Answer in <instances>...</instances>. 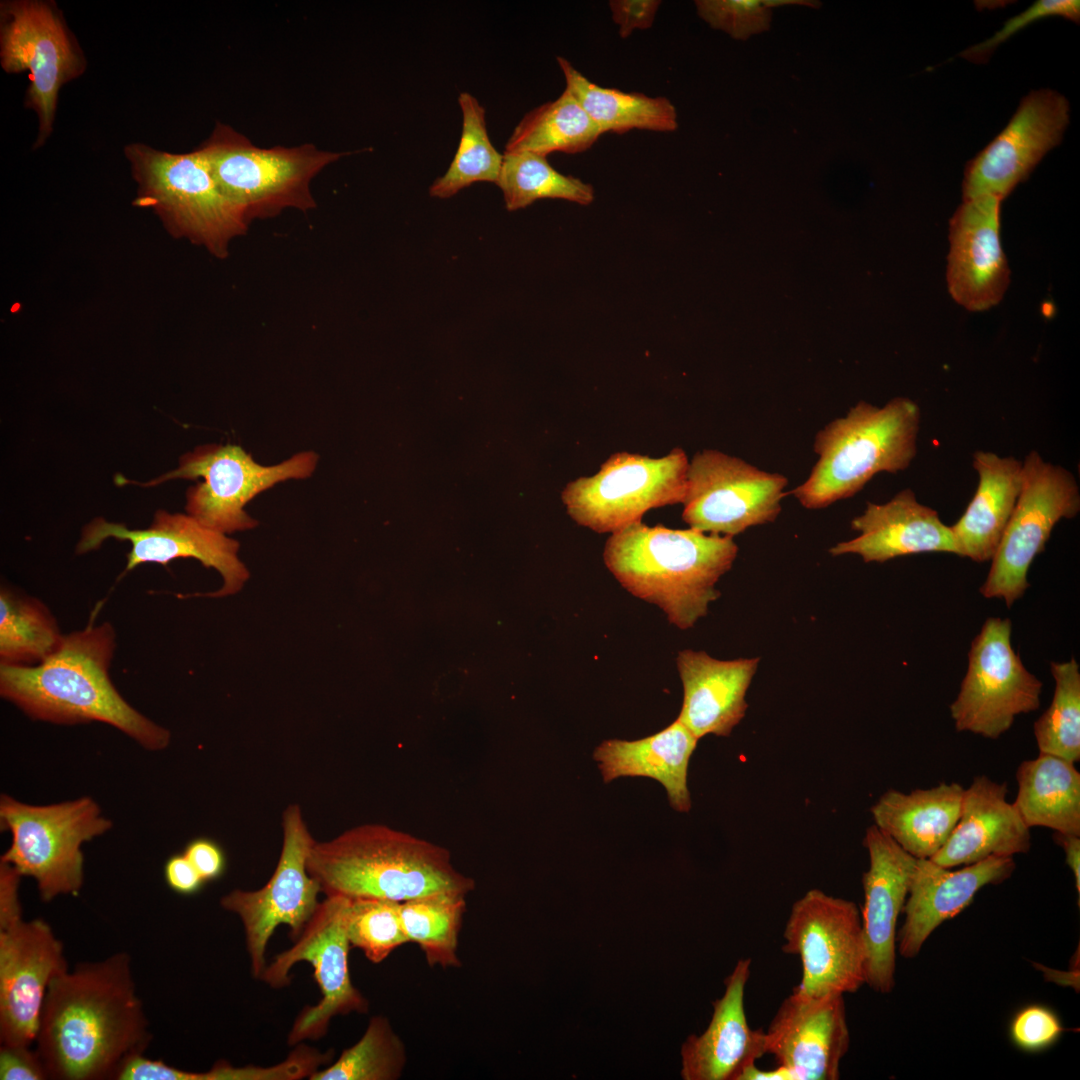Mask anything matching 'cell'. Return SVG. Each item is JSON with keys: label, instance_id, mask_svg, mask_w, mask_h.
Returning a JSON list of instances; mask_svg holds the SVG:
<instances>
[{"label": "cell", "instance_id": "c3c4849f", "mask_svg": "<svg viewBox=\"0 0 1080 1080\" xmlns=\"http://www.w3.org/2000/svg\"><path fill=\"white\" fill-rule=\"evenodd\" d=\"M21 874L12 865L0 861V930L22 921L19 900Z\"/></svg>", "mask_w": 1080, "mask_h": 1080}, {"label": "cell", "instance_id": "52a82bcc", "mask_svg": "<svg viewBox=\"0 0 1080 1080\" xmlns=\"http://www.w3.org/2000/svg\"><path fill=\"white\" fill-rule=\"evenodd\" d=\"M198 148L222 191L248 223L285 209L306 212L315 208L312 180L343 156L310 143L261 148L223 123H217Z\"/></svg>", "mask_w": 1080, "mask_h": 1080}, {"label": "cell", "instance_id": "b9f144b4", "mask_svg": "<svg viewBox=\"0 0 1080 1080\" xmlns=\"http://www.w3.org/2000/svg\"><path fill=\"white\" fill-rule=\"evenodd\" d=\"M697 14L712 28L746 40L769 29L771 9L763 0H697Z\"/></svg>", "mask_w": 1080, "mask_h": 1080}, {"label": "cell", "instance_id": "2e32d148", "mask_svg": "<svg viewBox=\"0 0 1080 1080\" xmlns=\"http://www.w3.org/2000/svg\"><path fill=\"white\" fill-rule=\"evenodd\" d=\"M283 841L277 866L260 889H235L220 899L223 909L236 914L244 927L253 977L261 979L267 965V944L279 925H288L298 938L314 914L321 893L307 871V858L315 842L298 804L283 812Z\"/></svg>", "mask_w": 1080, "mask_h": 1080}, {"label": "cell", "instance_id": "d6a6232c", "mask_svg": "<svg viewBox=\"0 0 1080 1080\" xmlns=\"http://www.w3.org/2000/svg\"><path fill=\"white\" fill-rule=\"evenodd\" d=\"M567 89L581 104L601 133H626L632 129L673 132L677 111L666 97L604 88L586 78L567 59L557 57Z\"/></svg>", "mask_w": 1080, "mask_h": 1080}, {"label": "cell", "instance_id": "816d5d0a", "mask_svg": "<svg viewBox=\"0 0 1080 1080\" xmlns=\"http://www.w3.org/2000/svg\"><path fill=\"white\" fill-rule=\"evenodd\" d=\"M738 1080H795L792 1072L784 1066L777 1065L770 1070H761L756 1064L748 1067Z\"/></svg>", "mask_w": 1080, "mask_h": 1080}, {"label": "cell", "instance_id": "836d02e7", "mask_svg": "<svg viewBox=\"0 0 1080 1080\" xmlns=\"http://www.w3.org/2000/svg\"><path fill=\"white\" fill-rule=\"evenodd\" d=\"M601 131L577 99L565 89L555 100L528 112L514 128L505 153L531 152L547 157L588 150Z\"/></svg>", "mask_w": 1080, "mask_h": 1080}, {"label": "cell", "instance_id": "cb8c5ba5", "mask_svg": "<svg viewBox=\"0 0 1080 1080\" xmlns=\"http://www.w3.org/2000/svg\"><path fill=\"white\" fill-rule=\"evenodd\" d=\"M1014 870L1013 857L992 856L954 871L931 859H917L903 907L905 920L897 932L899 954L917 956L940 924L969 906L981 888L1004 882Z\"/></svg>", "mask_w": 1080, "mask_h": 1080}, {"label": "cell", "instance_id": "f1b7e54d", "mask_svg": "<svg viewBox=\"0 0 1080 1080\" xmlns=\"http://www.w3.org/2000/svg\"><path fill=\"white\" fill-rule=\"evenodd\" d=\"M698 740L676 719L660 732L639 740H605L595 749L593 758L599 763L605 783L620 777L652 778L664 786L674 810L688 812L691 798L687 773Z\"/></svg>", "mask_w": 1080, "mask_h": 1080}, {"label": "cell", "instance_id": "4fadbf2b", "mask_svg": "<svg viewBox=\"0 0 1080 1080\" xmlns=\"http://www.w3.org/2000/svg\"><path fill=\"white\" fill-rule=\"evenodd\" d=\"M782 950L802 965L798 992L853 993L865 984L867 948L857 905L811 889L792 906Z\"/></svg>", "mask_w": 1080, "mask_h": 1080}, {"label": "cell", "instance_id": "ffe728a7", "mask_svg": "<svg viewBox=\"0 0 1080 1080\" xmlns=\"http://www.w3.org/2000/svg\"><path fill=\"white\" fill-rule=\"evenodd\" d=\"M67 969L63 945L44 920L0 930L1 1045L35 1042L48 987Z\"/></svg>", "mask_w": 1080, "mask_h": 1080}, {"label": "cell", "instance_id": "44dd1931", "mask_svg": "<svg viewBox=\"0 0 1080 1080\" xmlns=\"http://www.w3.org/2000/svg\"><path fill=\"white\" fill-rule=\"evenodd\" d=\"M849 1045L841 993L810 996L793 988L765 1031L766 1053L795 1080H837Z\"/></svg>", "mask_w": 1080, "mask_h": 1080}, {"label": "cell", "instance_id": "603a6c76", "mask_svg": "<svg viewBox=\"0 0 1080 1080\" xmlns=\"http://www.w3.org/2000/svg\"><path fill=\"white\" fill-rule=\"evenodd\" d=\"M863 844L869 854V868L862 878L864 904L860 911L867 948L865 984L886 994L895 985L897 921L917 858L875 824L867 828Z\"/></svg>", "mask_w": 1080, "mask_h": 1080}, {"label": "cell", "instance_id": "e575fe53", "mask_svg": "<svg viewBox=\"0 0 1080 1080\" xmlns=\"http://www.w3.org/2000/svg\"><path fill=\"white\" fill-rule=\"evenodd\" d=\"M465 894L437 892L399 903L408 942L416 943L429 966L457 968L458 938L466 910Z\"/></svg>", "mask_w": 1080, "mask_h": 1080}, {"label": "cell", "instance_id": "4316f807", "mask_svg": "<svg viewBox=\"0 0 1080 1080\" xmlns=\"http://www.w3.org/2000/svg\"><path fill=\"white\" fill-rule=\"evenodd\" d=\"M1006 783L975 777L964 789L961 812L944 846L930 858L952 868L992 856L1013 857L1031 846L1030 828L1013 803L1007 801Z\"/></svg>", "mask_w": 1080, "mask_h": 1080}, {"label": "cell", "instance_id": "277c9868", "mask_svg": "<svg viewBox=\"0 0 1080 1080\" xmlns=\"http://www.w3.org/2000/svg\"><path fill=\"white\" fill-rule=\"evenodd\" d=\"M307 871L326 896L404 902L437 892L467 895L472 878L445 848L382 824H363L313 843Z\"/></svg>", "mask_w": 1080, "mask_h": 1080}, {"label": "cell", "instance_id": "3957f363", "mask_svg": "<svg viewBox=\"0 0 1080 1080\" xmlns=\"http://www.w3.org/2000/svg\"><path fill=\"white\" fill-rule=\"evenodd\" d=\"M737 553L728 535L639 521L611 533L603 560L630 594L658 606L679 629H688L720 596L715 584Z\"/></svg>", "mask_w": 1080, "mask_h": 1080}, {"label": "cell", "instance_id": "9c48e42d", "mask_svg": "<svg viewBox=\"0 0 1080 1080\" xmlns=\"http://www.w3.org/2000/svg\"><path fill=\"white\" fill-rule=\"evenodd\" d=\"M314 452L298 453L272 466H263L238 445H205L180 458L179 467L146 483L116 477L118 485L152 487L173 479H198L187 491L186 511L204 526L232 533L252 529L257 521L244 510L260 492L288 479L309 477L317 465Z\"/></svg>", "mask_w": 1080, "mask_h": 1080}, {"label": "cell", "instance_id": "ee69618b", "mask_svg": "<svg viewBox=\"0 0 1080 1080\" xmlns=\"http://www.w3.org/2000/svg\"><path fill=\"white\" fill-rule=\"evenodd\" d=\"M1050 16H1061L1079 22L1078 0H1039L1028 9L1010 18L992 37L967 49L962 56L971 61H983L1012 35L1033 22Z\"/></svg>", "mask_w": 1080, "mask_h": 1080}, {"label": "cell", "instance_id": "d6986e66", "mask_svg": "<svg viewBox=\"0 0 1080 1080\" xmlns=\"http://www.w3.org/2000/svg\"><path fill=\"white\" fill-rule=\"evenodd\" d=\"M1068 123L1069 103L1063 95L1049 89L1029 93L1006 127L967 163L963 200L1005 199L1061 142Z\"/></svg>", "mask_w": 1080, "mask_h": 1080}, {"label": "cell", "instance_id": "ac0fdd59", "mask_svg": "<svg viewBox=\"0 0 1080 1080\" xmlns=\"http://www.w3.org/2000/svg\"><path fill=\"white\" fill-rule=\"evenodd\" d=\"M108 538L130 542L125 572L147 562L166 566L172 560L194 558L222 576L223 585L219 590L182 597L231 595L237 593L249 577L238 557V541L204 526L190 515L159 510L148 528L132 530L124 524L96 518L84 527L76 552L83 554L95 550Z\"/></svg>", "mask_w": 1080, "mask_h": 1080}, {"label": "cell", "instance_id": "9a60e30c", "mask_svg": "<svg viewBox=\"0 0 1080 1080\" xmlns=\"http://www.w3.org/2000/svg\"><path fill=\"white\" fill-rule=\"evenodd\" d=\"M1011 621L990 617L971 642L968 669L950 706L957 731L997 739L1016 716L1040 706L1041 681L1011 645Z\"/></svg>", "mask_w": 1080, "mask_h": 1080}, {"label": "cell", "instance_id": "f907efd6", "mask_svg": "<svg viewBox=\"0 0 1080 1080\" xmlns=\"http://www.w3.org/2000/svg\"><path fill=\"white\" fill-rule=\"evenodd\" d=\"M1054 841L1060 845L1065 853L1066 863L1070 867L1074 879L1075 887L1080 895V836L1074 834H1064L1055 832L1053 835Z\"/></svg>", "mask_w": 1080, "mask_h": 1080}, {"label": "cell", "instance_id": "1f68e13d", "mask_svg": "<svg viewBox=\"0 0 1080 1080\" xmlns=\"http://www.w3.org/2000/svg\"><path fill=\"white\" fill-rule=\"evenodd\" d=\"M1013 803L1025 824L1080 836V773L1062 757L1040 753L1017 770Z\"/></svg>", "mask_w": 1080, "mask_h": 1080}, {"label": "cell", "instance_id": "7402d4cb", "mask_svg": "<svg viewBox=\"0 0 1080 1080\" xmlns=\"http://www.w3.org/2000/svg\"><path fill=\"white\" fill-rule=\"evenodd\" d=\"M1001 202L988 196L963 200L949 221L947 288L971 312L998 305L1010 284L1000 239Z\"/></svg>", "mask_w": 1080, "mask_h": 1080}, {"label": "cell", "instance_id": "f546056e", "mask_svg": "<svg viewBox=\"0 0 1080 1080\" xmlns=\"http://www.w3.org/2000/svg\"><path fill=\"white\" fill-rule=\"evenodd\" d=\"M978 474L974 496L959 520L950 526L957 554L976 562L991 561L1022 488L1023 461L976 451Z\"/></svg>", "mask_w": 1080, "mask_h": 1080}, {"label": "cell", "instance_id": "ab89813d", "mask_svg": "<svg viewBox=\"0 0 1080 1080\" xmlns=\"http://www.w3.org/2000/svg\"><path fill=\"white\" fill-rule=\"evenodd\" d=\"M1055 691L1048 709L1034 723L1040 753L1080 760V672L1074 658L1052 662Z\"/></svg>", "mask_w": 1080, "mask_h": 1080}, {"label": "cell", "instance_id": "8d00e7d4", "mask_svg": "<svg viewBox=\"0 0 1080 1080\" xmlns=\"http://www.w3.org/2000/svg\"><path fill=\"white\" fill-rule=\"evenodd\" d=\"M496 184L508 211L523 209L540 199H562L584 206L594 201L590 184L560 173L547 157L531 152H504Z\"/></svg>", "mask_w": 1080, "mask_h": 1080}, {"label": "cell", "instance_id": "bcb514c9", "mask_svg": "<svg viewBox=\"0 0 1080 1080\" xmlns=\"http://www.w3.org/2000/svg\"><path fill=\"white\" fill-rule=\"evenodd\" d=\"M661 3L660 0L609 1L612 20L619 27L620 37L625 39L635 30L649 29Z\"/></svg>", "mask_w": 1080, "mask_h": 1080}, {"label": "cell", "instance_id": "681fc988", "mask_svg": "<svg viewBox=\"0 0 1080 1080\" xmlns=\"http://www.w3.org/2000/svg\"><path fill=\"white\" fill-rule=\"evenodd\" d=\"M163 873L169 888L182 895L197 893L205 883L184 853L170 856L165 862Z\"/></svg>", "mask_w": 1080, "mask_h": 1080}, {"label": "cell", "instance_id": "f6af8a7d", "mask_svg": "<svg viewBox=\"0 0 1080 1080\" xmlns=\"http://www.w3.org/2000/svg\"><path fill=\"white\" fill-rule=\"evenodd\" d=\"M0 1079L44 1080L49 1078L36 1049L31 1050L27 1045H1Z\"/></svg>", "mask_w": 1080, "mask_h": 1080}, {"label": "cell", "instance_id": "8992f818", "mask_svg": "<svg viewBox=\"0 0 1080 1080\" xmlns=\"http://www.w3.org/2000/svg\"><path fill=\"white\" fill-rule=\"evenodd\" d=\"M138 183L134 205L152 208L171 234L185 237L223 258L248 221L224 194L199 148L169 153L143 143L124 148Z\"/></svg>", "mask_w": 1080, "mask_h": 1080}, {"label": "cell", "instance_id": "5bb4252c", "mask_svg": "<svg viewBox=\"0 0 1080 1080\" xmlns=\"http://www.w3.org/2000/svg\"><path fill=\"white\" fill-rule=\"evenodd\" d=\"M346 900L336 895L320 901L294 945L276 955L261 977L270 987L280 989L290 983L289 972L296 963L306 961L314 968L322 997L298 1014L287 1037L289 1046L324 1037L335 1016L366 1013L369 1009L368 1000L350 977Z\"/></svg>", "mask_w": 1080, "mask_h": 1080}, {"label": "cell", "instance_id": "d590c367", "mask_svg": "<svg viewBox=\"0 0 1080 1080\" xmlns=\"http://www.w3.org/2000/svg\"><path fill=\"white\" fill-rule=\"evenodd\" d=\"M63 636L53 615L41 601L1 586V664H39L58 648Z\"/></svg>", "mask_w": 1080, "mask_h": 1080}, {"label": "cell", "instance_id": "5b68a950", "mask_svg": "<svg viewBox=\"0 0 1080 1080\" xmlns=\"http://www.w3.org/2000/svg\"><path fill=\"white\" fill-rule=\"evenodd\" d=\"M920 419L910 398L896 397L882 407L858 402L817 432L818 460L789 493L803 507L821 509L854 496L878 473L906 470L917 454Z\"/></svg>", "mask_w": 1080, "mask_h": 1080}, {"label": "cell", "instance_id": "6da1fadb", "mask_svg": "<svg viewBox=\"0 0 1080 1080\" xmlns=\"http://www.w3.org/2000/svg\"><path fill=\"white\" fill-rule=\"evenodd\" d=\"M125 952L83 962L50 983L35 1043L49 1079L116 1076L151 1040Z\"/></svg>", "mask_w": 1080, "mask_h": 1080}, {"label": "cell", "instance_id": "4dcf8cb0", "mask_svg": "<svg viewBox=\"0 0 1080 1080\" xmlns=\"http://www.w3.org/2000/svg\"><path fill=\"white\" fill-rule=\"evenodd\" d=\"M964 789L958 783L908 794L890 789L870 809L874 824L910 855L930 859L958 822Z\"/></svg>", "mask_w": 1080, "mask_h": 1080}, {"label": "cell", "instance_id": "8fae6325", "mask_svg": "<svg viewBox=\"0 0 1080 1080\" xmlns=\"http://www.w3.org/2000/svg\"><path fill=\"white\" fill-rule=\"evenodd\" d=\"M688 465L681 447L659 458L617 452L596 474L568 483L562 500L577 524L611 534L641 521L653 508L682 504Z\"/></svg>", "mask_w": 1080, "mask_h": 1080}, {"label": "cell", "instance_id": "ba28073f", "mask_svg": "<svg viewBox=\"0 0 1080 1080\" xmlns=\"http://www.w3.org/2000/svg\"><path fill=\"white\" fill-rule=\"evenodd\" d=\"M0 826L12 835L0 861L32 877L41 900L49 902L79 892L84 880L81 846L107 832L112 822L90 797L35 806L2 794Z\"/></svg>", "mask_w": 1080, "mask_h": 1080}, {"label": "cell", "instance_id": "60d3db41", "mask_svg": "<svg viewBox=\"0 0 1080 1080\" xmlns=\"http://www.w3.org/2000/svg\"><path fill=\"white\" fill-rule=\"evenodd\" d=\"M346 933L351 947L360 949L372 963L384 961L397 947L408 943L399 903L374 898L346 897Z\"/></svg>", "mask_w": 1080, "mask_h": 1080}, {"label": "cell", "instance_id": "f35d334b", "mask_svg": "<svg viewBox=\"0 0 1080 1080\" xmlns=\"http://www.w3.org/2000/svg\"><path fill=\"white\" fill-rule=\"evenodd\" d=\"M407 1063L406 1046L382 1015L370 1019L360 1040L309 1080H397Z\"/></svg>", "mask_w": 1080, "mask_h": 1080}, {"label": "cell", "instance_id": "7dc6e473", "mask_svg": "<svg viewBox=\"0 0 1080 1080\" xmlns=\"http://www.w3.org/2000/svg\"><path fill=\"white\" fill-rule=\"evenodd\" d=\"M183 853L205 882L219 878L225 870L224 852L214 840L196 838L186 845Z\"/></svg>", "mask_w": 1080, "mask_h": 1080}, {"label": "cell", "instance_id": "74e56055", "mask_svg": "<svg viewBox=\"0 0 1080 1080\" xmlns=\"http://www.w3.org/2000/svg\"><path fill=\"white\" fill-rule=\"evenodd\" d=\"M462 131L458 149L445 174L430 186V195L449 198L476 182L496 183L503 154L492 145L486 127L485 109L470 93L461 92Z\"/></svg>", "mask_w": 1080, "mask_h": 1080}, {"label": "cell", "instance_id": "7bdbcfd3", "mask_svg": "<svg viewBox=\"0 0 1080 1080\" xmlns=\"http://www.w3.org/2000/svg\"><path fill=\"white\" fill-rule=\"evenodd\" d=\"M1064 1030L1054 1010L1034 1003L1022 1007L1014 1014L1009 1025V1036L1018 1049L1038 1053L1053 1046Z\"/></svg>", "mask_w": 1080, "mask_h": 1080}, {"label": "cell", "instance_id": "30bf717a", "mask_svg": "<svg viewBox=\"0 0 1080 1080\" xmlns=\"http://www.w3.org/2000/svg\"><path fill=\"white\" fill-rule=\"evenodd\" d=\"M0 62L7 73L29 72L24 105L38 117L37 149L53 131L60 89L86 70L83 50L53 1H2Z\"/></svg>", "mask_w": 1080, "mask_h": 1080}, {"label": "cell", "instance_id": "7c38bea8", "mask_svg": "<svg viewBox=\"0 0 1080 1080\" xmlns=\"http://www.w3.org/2000/svg\"><path fill=\"white\" fill-rule=\"evenodd\" d=\"M1079 511L1080 491L1074 475L1045 461L1037 451L1026 455L1021 492L980 593L1011 607L1029 587V568L1045 550L1054 526Z\"/></svg>", "mask_w": 1080, "mask_h": 1080}, {"label": "cell", "instance_id": "7a4b0ae2", "mask_svg": "<svg viewBox=\"0 0 1080 1080\" xmlns=\"http://www.w3.org/2000/svg\"><path fill=\"white\" fill-rule=\"evenodd\" d=\"M116 647L110 623L64 635L58 648L36 665L0 664V694L34 720L56 724H109L145 749L162 750L169 730L134 709L109 676Z\"/></svg>", "mask_w": 1080, "mask_h": 1080}, {"label": "cell", "instance_id": "83f0119b", "mask_svg": "<svg viewBox=\"0 0 1080 1080\" xmlns=\"http://www.w3.org/2000/svg\"><path fill=\"white\" fill-rule=\"evenodd\" d=\"M759 660L723 661L704 651L681 650L677 668L684 694L677 719L698 739L708 734L729 736L745 716V696Z\"/></svg>", "mask_w": 1080, "mask_h": 1080}, {"label": "cell", "instance_id": "d4e9b609", "mask_svg": "<svg viewBox=\"0 0 1080 1080\" xmlns=\"http://www.w3.org/2000/svg\"><path fill=\"white\" fill-rule=\"evenodd\" d=\"M751 959H740L725 979L723 996L713 1002L707 1029L690 1035L681 1047L685 1080H738L740 1075L766 1054L765 1031L748 1024L744 994L750 976Z\"/></svg>", "mask_w": 1080, "mask_h": 1080}, {"label": "cell", "instance_id": "484cf974", "mask_svg": "<svg viewBox=\"0 0 1080 1080\" xmlns=\"http://www.w3.org/2000/svg\"><path fill=\"white\" fill-rule=\"evenodd\" d=\"M860 532L852 540L837 543L834 556L857 554L863 561L883 563L896 557L930 552L957 554L950 526L936 510L921 504L909 489L883 504L867 502L864 512L851 521Z\"/></svg>", "mask_w": 1080, "mask_h": 1080}, {"label": "cell", "instance_id": "e0dca14e", "mask_svg": "<svg viewBox=\"0 0 1080 1080\" xmlns=\"http://www.w3.org/2000/svg\"><path fill=\"white\" fill-rule=\"evenodd\" d=\"M788 479L715 449L689 461L682 519L701 532L734 537L776 520Z\"/></svg>", "mask_w": 1080, "mask_h": 1080}, {"label": "cell", "instance_id": "f5cc1de1", "mask_svg": "<svg viewBox=\"0 0 1080 1080\" xmlns=\"http://www.w3.org/2000/svg\"><path fill=\"white\" fill-rule=\"evenodd\" d=\"M763 3L770 9L783 5H803L813 8L820 6V2L812 0H763Z\"/></svg>", "mask_w": 1080, "mask_h": 1080}]
</instances>
